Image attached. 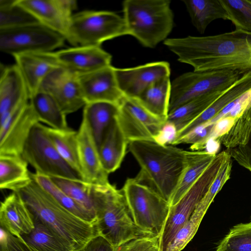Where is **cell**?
Wrapping results in <instances>:
<instances>
[{
    "instance_id": "cell-8",
    "label": "cell",
    "mask_w": 251,
    "mask_h": 251,
    "mask_svg": "<svg viewBox=\"0 0 251 251\" xmlns=\"http://www.w3.org/2000/svg\"><path fill=\"white\" fill-rule=\"evenodd\" d=\"M230 156L226 151L217 154L210 165L179 201L171 206L159 236L160 251H165L176 233L187 222L208 190L221 167Z\"/></svg>"
},
{
    "instance_id": "cell-3",
    "label": "cell",
    "mask_w": 251,
    "mask_h": 251,
    "mask_svg": "<svg viewBox=\"0 0 251 251\" xmlns=\"http://www.w3.org/2000/svg\"><path fill=\"white\" fill-rule=\"evenodd\" d=\"M128 149L140 166L135 178L170 203L186 165V151L149 140L130 142Z\"/></svg>"
},
{
    "instance_id": "cell-5",
    "label": "cell",
    "mask_w": 251,
    "mask_h": 251,
    "mask_svg": "<svg viewBox=\"0 0 251 251\" xmlns=\"http://www.w3.org/2000/svg\"><path fill=\"white\" fill-rule=\"evenodd\" d=\"M170 0H126L123 2L128 35L153 48L167 39L174 25Z\"/></svg>"
},
{
    "instance_id": "cell-7",
    "label": "cell",
    "mask_w": 251,
    "mask_h": 251,
    "mask_svg": "<svg viewBox=\"0 0 251 251\" xmlns=\"http://www.w3.org/2000/svg\"><path fill=\"white\" fill-rule=\"evenodd\" d=\"M125 35L128 32L123 17L112 11L84 10L73 14L67 41L74 47L101 46Z\"/></svg>"
},
{
    "instance_id": "cell-30",
    "label": "cell",
    "mask_w": 251,
    "mask_h": 251,
    "mask_svg": "<svg viewBox=\"0 0 251 251\" xmlns=\"http://www.w3.org/2000/svg\"><path fill=\"white\" fill-rule=\"evenodd\" d=\"M227 89L212 92L187 101L169 113L167 121L174 124L178 132L199 116Z\"/></svg>"
},
{
    "instance_id": "cell-45",
    "label": "cell",
    "mask_w": 251,
    "mask_h": 251,
    "mask_svg": "<svg viewBox=\"0 0 251 251\" xmlns=\"http://www.w3.org/2000/svg\"><path fill=\"white\" fill-rule=\"evenodd\" d=\"M226 151L231 158L251 172V129L245 144L226 149Z\"/></svg>"
},
{
    "instance_id": "cell-2",
    "label": "cell",
    "mask_w": 251,
    "mask_h": 251,
    "mask_svg": "<svg viewBox=\"0 0 251 251\" xmlns=\"http://www.w3.org/2000/svg\"><path fill=\"white\" fill-rule=\"evenodd\" d=\"M16 192L34 217L48 226L75 251H81L90 240L99 235L96 224L86 221L68 210L33 178L28 184Z\"/></svg>"
},
{
    "instance_id": "cell-28",
    "label": "cell",
    "mask_w": 251,
    "mask_h": 251,
    "mask_svg": "<svg viewBox=\"0 0 251 251\" xmlns=\"http://www.w3.org/2000/svg\"><path fill=\"white\" fill-rule=\"evenodd\" d=\"M194 26L203 34L213 21L227 20V15L220 0H183Z\"/></svg>"
},
{
    "instance_id": "cell-42",
    "label": "cell",
    "mask_w": 251,
    "mask_h": 251,
    "mask_svg": "<svg viewBox=\"0 0 251 251\" xmlns=\"http://www.w3.org/2000/svg\"><path fill=\"white\" fill-rule=\"evenodd\" d=\"M215 123H205L194 128L183 136L177 139L173 146L181 144H191L192 151H201L205 149L213 132Z\"/></svg>"
},
{
    "instance_id": "cell-26",
    "label": "cell",
    "mask_w": 251,
    "mask_h": 251,
    "mask_svg": "<svg viewBox=\"0 0 251 251\" xmlns=\"http://www.w3.org/2000/svg\"><path fill=\"white\" fill-rule=\"evenodd\" d=\"M217 154L205 151H186V165L170 201L176 204L210 165Z\"/></svg>"
},
{
    "instance_id": "cell-31",
    "label": "cell",
    "mask_w": 251,
    "mask_h": 251,
    "mask_svg": "<svg viewBox=\"0 0 251 251\" xmlns=\"http://www.w3.org/2000/svg\"><path fill=\"white\" fill-rule=\"evenodd\" d=\"M29 100L40 123L46 124L53 128L69 127L66 115L49 94L39 90L30 97Z\"/></svg>"
},
{
    "instance_id": "cell-39",
    "label": "cell",
    "mask_w": 251,
    "mask_h": 251,
    "mask_svg": "<svg viewBox=\"0 0 251 251\" xmlns=\"http://www.w3.org/2000/svg\"><path fill=\"white\" fill-rule=\"evenodd\" d=\"M251 129V106L235 121L228 131L216 139L229 149L246 143Z\"/></svg>"
},
{
    "instance_id": "cell-14",
    "label": "cell",
    "mask_w": 251,
    "mask_h": 251,
    "mask_svg": "<svg viewBox=\"0 0 251 251\" xmlns=\"http://www.w3.org/2000/svg\"><path fill=\"white\" fill-rule=\"evenodd\" d=\"M39 90L51 96L66 115L86 104L78 75L62 67L56 68L45 77Z\"/></svg>"
},
{
    "instance_id": "cell-13",
    "label": "cell",
    "mask_w": 251,
    "mask_h": 251,
    "mask_svg": "<svg viewBox=\"0 0 251 251\" xmlns=\"http://www.w3.org/2000/svg\"><path fill=\"white\" fill-rule=\"evenodd\" d=\"M39 122L30 100L0 120V155H21L32 128Z\"/></svg>"
},
{
    "instance_id": "cell-38",
    "label": "cell",
    "mask_w": 251,
    "mask_h": 251,
    "mask_svg": "<svg viewBox=\"0 0 251 251\" xmlns=\"http://www.w3.org/2000/svg\"><path fill=\"white\" fill-rule=\"evenodd\" d=\"M236 29L251 32V0H220Z\"/></svg>"
},
{
    "instance_id": "cell-46",
    "label": "cell",
    "mask_w": 251,
    "mask_h": 251,
    "mask_svg": "<svg viewBox=\"0 0 251 251\" xmlns=\"http://www.w3.org/2000/svg\"><path fill=\"white\" fill-rule=\"evenodd\" d=\"M177 133L175 124L166 121L154 137V141L161 145H172L177 138Z\"/></svg>"
},
{
    "instance_id": "cell-1",
    "label": "cell",
    "mask_w": 251,
    "mask_h": 251,
    "mask_svg": "<svg viewBox=\"0 0 251 251\" xmlns=\"http://www.w3.org/2000/svg\"><path fill=\"white\" fill-rule=\"evenodd\" d=\"M179 62L194 71H251V32L235 29L217 35L168 38L163 42Z\"/></svg>"
},
{
    "instance_id": "cell-21",
    "label": "cell",
    "mask_w": 251,
    "mask_h": 251,
    "mask_svg": "<svg viewBox=\"0 0 251 251\" xmlns=\"http://www.w3.org/2000/svg\"><path fill=\"white\" fill-rule=\"evenodd\" d=\"M0 120L29 101L28 91L16 64L0 67Z\"/></svg>"
},
{
    "instance_id": "cell-27",
    "label": "cell",
    "mask_w": 251,
    "mask_h": 251,
    "mask_svg": "<svg viewBox=\"0 0 251 251\" xmlns=\"http://www.w3.org/2000/svg\"><path fill=\"white\" fill-rule=\"evenodd\" d=\"M27 162L21 155H0V188L17 192L32 179Z\"/></svg>"
},
{
    "instance_id": "cell-41",
    "label": "cell",
    "mask_w": 251,
    "mask_h": 251,
    "mask_svg": "<svg viewBox=\"0 0 251 251\" xmlns=\"http://www.w3.org/2000/svg\"><path fill=\"white\" fill-rule=\"evenodd\" d=\"M204 215L194 211L165 251H181L195 235Z\"/></svg>"
},
{
    "instance_id": "cell-18",
    "label": "cell",
    "mask_w": 251,
    "mask_h": 251,
    "mask_svg": "<svg viewBox=\"0 0 251 251\" xmlns=\"http://www.w3.org/2000/svg\"><path fill=\"white\" fill-rule=\"evenodd\" d=\"M110 65L98 70L78 75L83 97L87 103L105 101L118 104L124 96L119 89Z\"/></svg>"
},
{
    "instance_id": "cell-10",
    "label": "cell",
    "mask_w": 251,
    "mask_h": 251,
    "mask_svg": "<svg viewBox=\"0 0 251 251\" xmlns=\"http://www.w3.org/2000/svg\"><path fill=\"white\" fill-rule=\"evenodd\" d=\"M243 74L231 70L193 71L171 82L169 113L187 101L207 93L229 88Z\"/></svg>"
},
{
    "instance_id": "cell-6",
    "label": "cell",
    "mask_w": 251,
    "mask_h": 251,
    "mask_svg": "<svg viewBox=\"0 0 251 251\" xmlns=\"http://www.w3.org/2000/svg\"><path fill=\"white\" fill-rule=\"evenodd\" d=\"M122 190L135 225L159 236L169 213L170 203L135 177L127 179Z\"/></svg>"
},
{
    "instance_id": "cell-33",
    "label": "cell",
    "mask_w": 251,
    "mask_h": 251,
    "mask_svg": "<svg viewBox=\"0 0 251 251\" xmlns=\"http://www.w3.org/2000/svg\"><path fill=\"white\" fill-rule=\"evenodd\" d=\"M33 217L34 229L22 237L27 244L39 251H75L48 226L38 218Z\"/></svg>"
},
{
    "instance_id": "cell-23",
    "label": "cell",
    "mask_w": 251,
    "mask_h": 251,
    "mask_svg": "<svg viewBox=\"0 0 251 251\" xmlns=\"http://www.w3.org/2000/svg\"><path fill=\"white\" fill-rule=\"evenodd\" d=\"M128 142L116 118L107 129L99 149L100 161L107 174L115 172L121 166Z\"/></svg>"
},
{
    "instance_id": "cell-4",
    "label": "cell",
    "mask_w": 251,
    "mask_h": 251,
    "mask_svg": "<svg viewBox=\"0 0 251 251\" xmlns=\"http://www.w3.org/2000/svg\"><path fill=\"white\" fill-rule=\"evenodd\" d=\"M90 195L98 234L115 248L133 240L156 236L135 225L122 190L109 182L90 183Z\"/></svg>"
},
{
    "instance_id": "cell-22",
    "label": "cell",
    "mask_w": 251,
    "mask_h": 251,
    "mask_svg": "<svg viewBox=\"0 0 251 251\" xmlns=\"http://www.w3.org/2000/svg\"><path fill=\"white\" fill-rule=\"evenodd\" d=\"M0 227L10 234L21 237L34 228V217L20 195L12 192L0 203Z\"/></svg>"
},
{
    "instance_id": "cell-44",
    "label": "cell",
    "mask_w": 251,
    "mask_h": 251,
    "mask_svg": "<svg viewBox=\"0 0 251 251\" xmlns=\"http://www.w3.org/2000/svg\"><path fill=\"white\" fill-rule=\"evenodd\" d=\"M0 251H39L21 237L14 236L0 227Z\"/></svg>"
},
{
    "instance_id": "cell-49",
    "label": "cell",
    "mask_w": 251,
    "mask_h": 251,
    "mask_svg": "<svg viewBox=\"0 0 251 251\" xmlns=\"http://www.w3.org/2000/svg\"></svg>"
},
{
    "instance_id": "cell-19",
    "label": "cell",
    "mask_w": 251,
    "mask_h": 251,
    "mask_svg": "<svg viewBox=\"0 0 251 251\" xmlns=\"http://www.w3.org/2000/svg\"><path fill=\"white\" fill-rule=\"evenodd\" d=\"M77 141L79 161L84 180L91 184L109 182L108 174L103 168L98 148L83 118L77 131Z\"/></svg>"
},
{
    "instance_id": "cell-25",
    "label": "cell",
    "mask_w": 251,
    "mask_h": 251,
    "mask_svg": "<svg viewBox=\"0 0 251 251\" xmlns=\"http://www.w3.org/2000/svg\"><path fill=\"white\" fill-rule=\"evenodd\" d=\"M119 110L118 104L105 101L87 103L84 106L82 118L86 120L98 150Z\"/></svg>"
},
{
    "instance_id": "cell-48",
    "label": "cell",
    "mask_w": 251,
    "mask_h": 251,
    "mask_svg": "<svg viewBox=\"0 0 251 251\" xmlns=\"http://www.w3.org/2000/svg\"><path fill=\"white\" fill-rule=\"evenodd\" d=\"M235 121L230 118H223L215 123L210 140L217 139L227 133Z\"/></svg>"
},
{
    "instance_id": "cell-36",
    "label": "cell",
    "mask_w": 251,
    "mask_h": 251,
    "mask_svg": "<svg viewBox=\"0 0 251 251\" xmlns=\"http://www.w3.org/2000/svg\"><path fill=\"white\" fill-rule=\"evenodd\" d=\"M39 23L17 0H0V29L9 28Z\"/></svg>"
},
{
    "instance_id": "cell-12",
    "label": "cell",
    "mask_w": 251,
    "mask_h": 251,
    "mask_svg": "<svg viewBox=\"0 0 251 251\" xmlns=\"http://www.w3.org/2000/svg\"><path fill=\"white\" fill-rule=\"evenodd\" d=\"M116 120L128 143L153 141L166 121L147 110L136 98L124 96L119 103Z\"/></svg>"
},
{
    "instance_id": "cell-40",
    "label": "cell",
    "mask_w": 251,
    "mask_h": 251,
    "mask_svg": "<svg viewBox=\"0 0 251 251\" xmlns=\"http://www.w3.org/2000/svg\"><path fill=\"white\" fill-rule=\"evenodd\" d=\"M232 168V160L229 156L225 162L208 190L197 205L195 210L205 214L209 206L226 182L229 179Z\"/></svg>"
},
{
    "instance_id": "cell-24",
    "label": "cell",
    "mask_w": 251,
    "mask_h": 251,
    "mask_svg": "<svg viewBox=\"0 0 251 251\" xmlns=\"http://www.w3.org/2000/svg\"><path fill=\"white\" fill-rule=\"evenodd\" d=\"M251 88V71L244 74L223 95L214 101L199 116L179 131L177 139L183 136L196 127L214 118L226 106Z\"/></svg>"
},
{
    "instance_id": "cell-20",
    "label": "cell",
    "mask_w": 251,
    "mask_h": 251,
    "mask_svg": "<svg viewBox=\"0 0 251 251\" xmlns=\"http://www.w3.org/2000/svg\"><path fill=\"white\" fill-rule=\"evenodd\" d=\"M13 57L25 82L29 98L39 90L45 77L61 67L53 51L23 53Z\"/></svg>"
},
{
    "instance_id": "cell-15",
    "label": "cell",
    "mask_w": 251,
    "mask_h": 251,
    "mask_svg": "<svg viewBox=\"0 0 251 251\" xmlns=\"http://www.w3.org/2000/svg\"><path fill=\"white\" fill-rule=\"evenodd\" d=\"M18 4L27 11L41 24L68 37L69 27L76 9L74 0H17Z\"/></svg>"
},
{
    "instance_id": "cell-43",
    "label": "cell",
    "mask_w": 251,
    "mask_h": 251,
    "mask_svg": "<svg viewBox=\"0 0 251 251\" xmlns=\"http://www.w3.org/2000/svg\"><path fill=\"white\" fill-rule=\"evenodd\" d=\"M116 251H160L159 236L131 240L116 248Z\"/></svg>"
},
{
    "instance_id": "cell-17",
    "label": "cell",
    "mask_w": 251,
    "mask_h": 251,
    "mask_svg": "<svg viewBox=\"0 0 251 251\" xmlns=\"http://www.w3.org/2000/svg\"><path fill=\"white\" fill-rule=\"evenodd\" d=\"M61 67L77 75L111 65L112 56L101 46H77L54 52Z\"/></svg>"
},
{
    "instance_id": "cell-16",
    "label": "cell",
    "mask_w": 251,
    "mask_h": 251,
    "mask_svg": "<svg viewBox=\"0 0 251 251\" xmlns=\"http://www.w3.org/2000/svg\"><path fill=\"white\" fill-rule=\"evenodd\" d=\"M118 87L126 97L137 98L154 82L170 77V66L166 61H158L129 68H115Z\"/></svg>"
},
{
    "instance_id": "cell-47",
    "label": "cell",
    "mask_w": 251,
    "mask_h": 251,
    "mask_svg": "<svg viewBox=\"0 0 251 251\" xmlns=\"http://www.w3.org/2000/svg\"><path fill=\"white\" fill-rule=\"evenodd\" d=\"M107 240L99 235L90 240L81 251H116Z\"/></svg>"
},
{
    "instance_id": "cell-11",
    "label": "cell",
    "mask_w": 251,
    "mask_h": 251,
    "mask_svg": "<svg viewBox=\"0 0 251 251\" xmlns=\"http://www.w3.org/2000/svg\"><path fill=\"white\" fill-rule=\"evenodd\" d=\"M65 37L39 23L0 29V50L12 56L51 52L64 45Z\"/></svg>"
},
{
    "instance_id": "cell-29",
    "label": "cell",
    "mask_w": 251,
    "mask_h": 251,
    "mask_svg": "<svg viewBox=\"0 0 251 251\" xmlns=\"http://www.w3.org/2000/svg\"><path fill=\"white\" fill-rule=\"evenodd\" d=\"M171 85L170 77L162 78L151 85L136 99L151 114L167 121Z\"/></svg>"
},
{
    "instance_id": "cell-35",
    "label": "cell",
    "mask_w": 251,
    "mask_h": 251,
    "mask_svg": "<svg viewBox=\"0 0 251 251\" xmlns=\"http://www.w3.org/2000/svg\"><path fill=\"white\" fill-rule=\"evenodd\" d=\"M65 194L96 216L90 195V183L62 177H50Z\"/></svg>"
},
{
    "instance_id": "cell-34",
    "label": "cell",
    "mask_w": 251,
    "mask_h": 251,
    "mask_svg": "<svg viewBox=\"0 0 251 251\" xmlns=\"http://www.w3.org/2000/svg\"><path fill=\"white\" fill-rule=\"evenodd\" d=\"M32 178L58 202L78 217L96 224L95 216L85 209L62 191L50 177L31 173Z\"/></svg>"
},
{
    "instance_id": "cell-37",
    "label": "cell",
    "mask_w": 251,
    "mask_h": 251,
    "mask_svg": "<svg viewBox=\"0 0 251 251\" xmlns=\"http://www.w3.org/2000/svg\"><path fill=\"white\" fill-rule=\"evenodd\" d=\"M215 251H251V221L233 226Z\"/></svg>"
},
{
    "instance_id": "cell-9",
    "label": "cell",
    "mask_w": 251,
    "mask_h": 251,
    "mask_svg": "<svg viewBox=\"0 0 251 251\" xmlns=\"http://www.w3.org/2000/svg\"><path fill=\"white\" fill-rule=\"evenodd\" d=\"M45 125L39 122L32 128L21 156L35 170L49 177L84 180L81 175L61 156L50 140Z\"/></svg>"
},
{
    "instance_id": "cell-32",
    "label": "cell",
    "mask_w": 251,
    "mask_h": 251,
    "mask_svg": "<svg viewBox=\"0 0 251 251\" xmlns=\"http://www.w3.org/2000/svg\"><path fill=\"white\" fill-rule=\"evenodd\" d=\"M46 128L50 140L61 156L81 175L78 154L77 131L70 127L56 129L46 126Z\"/></svg>"
}]
</instances>
